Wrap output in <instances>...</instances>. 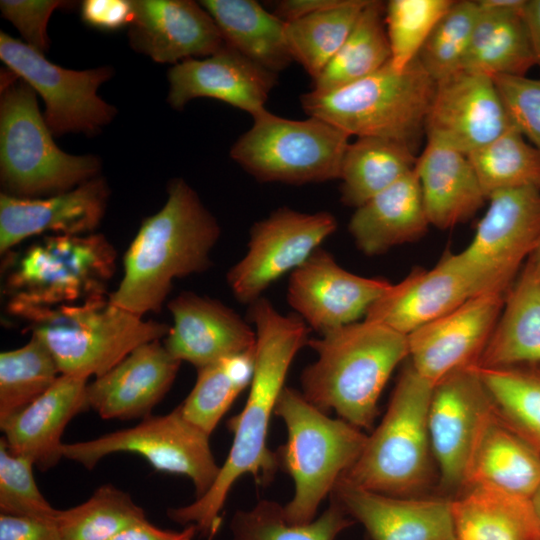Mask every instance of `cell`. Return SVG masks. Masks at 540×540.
Here are the masks:
<instances>
[{
  "instance_id": "cell-33",
  "label": "cell",
  "mask_w": 540,
  "mask_h": 540,
  "mask_svg": "<svg viewBox=\"0 0 540 540\" xmlns=\"http://www.w3.org/2000/svg\"><path fill=\"white\" fill-rule=\"evenodd\" d=\"M533 66L522 11L480 7L462 69L491 77L526 76Z\"/></svg>"
},
{
  "instance_id": "cell-52",
  "label": "cell",
  "mask_w": 540,
  "mask_h": 540,
  "mask_svg": "<svg viewBox=\"0 0 540 540\" xmlns=\"http://www.w3.org/2000/svg\"><path fill=\"white\" fill-rule=\"evenodd\" d=\"M522 18L528 32L535 65L540 68V0H525Z\"/></svg>"
},
{
  "instance_id": "cell-2",
  "label": "cell",
  "mask_w": 540,
  "mask_h": 540,
  "mask_svg": "<svg viewBox=\"0 0 540 540\" xmlns=\"http://www.w3.org/2000/svg\"><path fill=\"white\" fill-rule=\"evenodd\" d=\"M163 207L145 218L123 257V276L109 301L135 315L157 313L175 279L201 273L221 229L183 179L167 187Z\"/></svg>"
},
{
  "instance_id": "cell-15",
  "label": "cell",
  "mask_w": 540,
  "mask_h": 540,
  "mask_svg": "<svg viewBox=\"0 0 540 540\" xmlns=\"http://www.w3.org/2000/svg\"><path fill=\"white\" fill-rule=\"evenodd\" d=\"M493 410L490 394L474 366L456 370L433 385L428 430L439 488L445 496L463 490L470 456Z\"/></svg>"
},
{
  "instance_id": "cell-50",
  "label": "cell",
  "mask_w": 540,
  "mask_h": 540,
  "mask_svg": "<svg viewBox=\"0 0 540 540\" xmlns=\"http://www.w3.org/2000/svg\"><path fill=\"white\" fill-rule=\"evenodd\" d=\"M198 532L194 524L186 526L181 531H171L144 520L125 528L110 540H194Z\"/></svg>"
},
{
  "instance_id": "cell-47",
  "label": "cell",
  "mask_w": 540,
  "mask_h": 540,
  "mask_svg": "<svg viewBox=\"0 0 540 540\" xmlns=\"http://www.w3.org/2000/svg\"><path fill=\"white\" fill-rule=\"evenodd\" d=\"M67 2L55 0H2L1 12L24 37L26 44L44 53L49 47L47 24L53 11Z\"/></svg>"
},
{
  "instance_id": "cell-18",
  "label": "cell",
  "mask_w": 540,
  "mask_h": 540,
  "mask_svg": "<svg viewBox=\"0 0 540 540\" xmlns=\"http://www.w3.org/2000/svg\"><path fill=\"white\" fill-rule=\"evenodd\" d=\"M512 126L493 77L461 69L436 82L426 137L468 155Z\"/></svg>"
},
{
  "instance_id": "cell-28",
  "label": "cell",
  "mask_w": 540,
  "mask_h": 540,
  "mask_svg": "<svg viewBox=\"0 0 540 540\" xmlns=\"http://www.w3.org/2000/svg\"><path fill=\"white\" fill-rule=\"evenodd\" d=\"M539 484L540 452L503 422L494 409L473 448L463 490L485 487L530 499Z\"/></svg>"
},
{
  "instance_id": "cell-34",
  "label": "cell",
  "mask_w": 540,
  "mask_h": 540,
  "mask_svg": "<svg viewBox=\"0 0 540 540\" xmlns=\"http://www.w3.org/2000/svg\"><path fill=\"white\" fill-rule=\"evenodd\" d=\"M417 157L406 145L384 138L359 137L342 161L341 201L358 208L414 171Z\"/></svg>"
},
{
  "instance_id": "cell-7",
  "label": "cell",
  "mask_w": 540,
  "mask_h": 540,
  "mask_svg": "<svg viewBox=\"0 0 540 540\" xmlns=\"http://www.w3.org/2000/svg\"><path fill=\"white\" fill-rule=\"evenodd\" d=\"M436 81L417 58L401 72L390 61L373 74L329 92L310 91L300 97L303 110L350 136L393 140L417 149Z\"/></svg>"
},
{
  "instance_id": "cell-25",
  "label": "cell",
  "mask_w": 540,
  "mask_h": 540,
  "mask_svg": "<svg viewBox=\"0 0 540 540\" xmlns=\"http://www.w3.org/2000/svg\"><path fill=\"white\" fill-rule=\"evenodd\" d=\"M180 364L160 340L144 343L87 384L88 408L103 419L146 418L171 388Z\"/></svg>"
},
{
  "instance_id": "cell-44",
  "label": "cell",
  "mask_w": 540,
  "mask_h": 540,
  "mask_svg": "<svg viewBox=\"0 0 540 540\" xmlns=\"http://www.w3.org/2000/svg\"><path fill=\"white\" fill-rule=\"evenodd\" d=\"M454 0H391L385 4V27L392 68L401 72L418 56L431 31Z\"/></svg>"
},
{
  "instance_id": "cell-30",
  "label": "cell",
  "mask_w": 540,
  "mask_h": 540,
  "mask_svg": "<svg viewBox=\"0 0 540 540\" xmlns=\"http://www.w3.org/2000/svg\"><path fill=\"white\" fill-rule=\"evenodd\" d=\"M540 363V264L528 257L475 366Z\"/></svg>"
},
{
  "instance_id": "cell-21",
  "label": "cell",
  "mask_w": 540,
  "mask_h": 540,
  "mask_svg": "<svg viewBox=\"0 0 540 540\" xmlns=\"http://www.w3.org/2000/svg\"><path fill=\"white\" fill-rule=\"evenodd\" d=\"M109 198L106 181L97 176L81 185L44 198L0 194V253L25 239L53 235L93 233L102 220Z\"/></svg>"
},
{
  "instance_id": "cell-38",
  "label": "cell",
  "mask_w": 540,
  "mask_h": 540,
  "mask_svg": "<svg viewBox=\"0 0 540 540\" xmlns=\"http://www.w3.org/2000/svg\"><path fill=\"white\" fill-rule=\"evenodd\" d=\"M368 0L342 5L286 22L285 35L292 60L318 77L351 32Z\"/></svg>"
},
{
  "instance_id": "cell-43",
  "label": "cell",
  "mask_w": 540,
  "mask_h": 540,
  "mask_svg": "<svg viewBox=\"0 0 540 540\" xmlns=\"http://www.w3.org/2000/svg\"><path fill=\"white\" fill-rule=\"evenodd\" d=\"M479 13L477 1H454L431 31L417 60L436 82L462 69Z\"/></svg>"
},
{
  "instance_id": "cell-10",
  "label": "cell",
  "mask_w": 540,
  "mask_h": 540,
  "mask_svg": "<svg viewBox=\"0 0 540 540\" xmlns=\"http://www.w3.org/2000/svg\"><path fill=\"white\" fill-rule=\"evenodd\" d=\"M349 137L318 117L291 120L265 110L253 117L230 156L260 182H324L340 178Z\"/></svg>"
},
{
  "instance_id": "cell-19",
  "label": "cell",
  "mask_w": 540,
  "mask_h": 540,
  "mask_svg": "<svg viewBox=\"0 0 540 540\" xmlns=\"http://www.w3.org/2000/svg\"><path fill=\"white\" fill-rule=\"evenodd\" d=\"M487 292L481 281L445 253L431 269H414L368 309L365 319L408 336L449 313L468 299Z\"/></svg>"
},
{
  "instance_id": "cell-3",
  "label": "cell",
  "mask_w": 540,
  "mask_h": 540,
  "mask_svg": "<svg viewBox=\"0 0 540 540\" xmlns=\"http://www.w3.org/2000/svg\"><path fill=\"white\" fill-rule=\"evenodd\" d=\"M317 359L301 373V393L324 412L368 429L390 375L409 357L407 336L364 319L309 339Z\"/></svg>"
},
{
  "instance_id": "cell-11",
  "label": "cell",
  "mask_w": 540,
  "mask_h": 540,
  "mask_svg": "<svg viewBox=\"0 0 540 540\" xmlns=\"http://www.w3.org/2000/svg\"><path fill=\"white\" fill-rule=\"evenodd\" d=\"M120 452L143 457L157 471L188 477L196 498L211 488L220 470L209 435L188 421L179 406L168 414L143 418L133 427L63 445L64 458L89 470L104 457Z\"/></svg>"
},
{
  "instance_id": "cell-39",
  "label": "cell",
  "mask_w": 540,
  "mask_h": 540,
  "mask_svg": "<svg viewBox=\"0 0 540 540\" xmlns=\"http://www.w3.org/2000/svg\"><path fill=\"white\" fill-rule=\"evenodd\" d=\"M467 156L486 199L509 189L540 191V150L514 125Z\"/></svg>"
},
{
  "instance_id": "cell-35",
  "label": "cell",
  "mask_w": 540,
  "mask_h": 540,
  "mask_svg": "<svg viewBox=\"0 0 540 540\" xmlns=\"http://www.w3.org/2000/svg\"><path fill=\"white\" fill-rule=\"evenodd\" d=\"M384 15L383 2L368 0L343 45L312 80V91L329 92L350 85L390 61Z\"/></svg>"
},
{
  "instance_id": "cell-8",
  "label": "cell",
  "mask_w": 540,
  "mask_h": 540,
  "mask_svg": "<svg viewBox=\"0 0 540 540\" xmlns=\"http://www.w3.org/2000/svg\"><path fill=\"white\" fill-rule=\"evenodd\" d=\"M0 100V176L5 193L35 198L71 190L98 176L100 160L72 155L54 142L36 92L8 78Z\"/></svg>"
},
{
  "instance_id": "cell-17",
  "label": "cell",
  "mask_w": 540,
  "mask_h": 540,
  "mask_svg": "<svg viewBox=\"0 0 540 540\" xmlns=\"http://www.w3.org/2000/svg\"><path fill=\"white\" fill-rule=\"evenodd\" d=\"M507 294L484 292L407 336L416 372L435 385L446 375L477 365Z\"/></svg>"
},
{
  "instance_id": "cell-49",
  "label": "cell",
  "mask_w": 540,
  "mask_h": 540,
  "mask_svg": "<svg viewBox=\"0 0 540 540\" xmlns=\"http://www.w3.org/2000/svg\"><path fill=\"white\" fill-rule=\"evenodd\" d=\"M0 540H62L55 521L0 513Z\"/></svg>"
},
{
  "instance_id": "cell-26",
  "label": "cell",
  "mask_w": 540,
  "mask_h": 540,
  "mask_svg": "<svg viewBox=\"0 0 540 540\" xmlns=\"http://www.w3.org/2000/svg\"><path fill=\"white\" fill-rule=\"evenodd\" d=\"M85 377L61 374L53 386L23 410L0 423L11 453L25 456L45 472L63 457L68 423L88 408Z\"/></svg>"
},
{
  "instance_id": "cell-37",
  "label": "cell",
  "mask_w": 540,
  "mask_h": 540,
  "mask_svg": "<svg viewBox=\"0 0 540 540\" xmlns=\"http://www.w3.org/2000/svg\"><path fill=\"white\" fill-rule=\"evenodd\" d=\"M255 348L197 369L191 392L179 406L184 417L212 434L234 400L250 386Z\"/></svg>"
},
{
  "instance_id": "cell-53",
  "label": "cell",
  "mask_w": 540,
  "mask_h": 540,
  "mask_svg": "<svg viewBox=\"0 0 540 540\" xmlns=\"http://www.w3.org/2000/svg\"><path fill=\"white\" fill-rule=\"evenodd\" d=\"M482 8L513 9L522 11L525 0H477Z\"/></svg>"
},
{
  "instance_id": "cell-14",
  "label": "cell",
  "mask_w": 540,
  "mask_h": 540,
  "mask_svg": "<svg viewBox=\"0 0 540 540\" xmlns=\"http://www.w3.org/2000/svg\"><path fill=\"white\" fill-rule=\"evenodd\" d=\"M336 228L330 212L304 213L288 207L256 222L247 253L226 275L234 297L251 305L272 283L303 264Z\"/></svg>"
},
{
  "instance_id": "cell-45",
  "label": "cell",
  "mask_w": 540,
  "mask_h": 540,
  "mask_svg": "<svg viewBox=\"0 0 540 540\" xmlns=\"http://www.w3.org/2000/svg\"><path fill=\"white\" fill-rule=\"evenodd\" d=\"M31 459L11 453L0 440V512L1 514L55 521V509L40 492ZM56 522V521H55Z\"/></svg>"
},
{
  "instance_id": "cell-24",
  "label": "cell",
  "mask_w": 540,
  "mask_h": 540,
  "mask_svg": "<svg viewBox=\"0 0 540 540\" xmlns=\"http://www.w3.org/2000/svg\"><path fill=\"white\" fill-rule=\"evenodd\" d=\"M173 319L164 346L197 369L255 348L256 333L232 308L193 292L168 303Z\"/></svg>"
},
{
  "instance_id": "cell-29",
  "label": "cell",
  "mask_w": 540,
  "mask_h": 540,
  "mask_svg": "<svg viewBox=\"0 0 540 540\" xmlns=\"http://www.w3.org/2000/svg\"><path fill=\"white\" fill-rule=\"evenodd\" d=\"M429 226L414 169L356 208L348 230L362 253L375 256L420 239Z\"/></svg>"
},
{
  "instance_id": "cell-13",
  "label": "cell",
  "mask_w": 540,
  "mask_h": 540,
  "mask_svg": "<svg viewBox=\"0 0 540 540\" xmlns=\"http://www.w3.org/2000/svg\"><path fill=\"white\" fill-rule=\"evenodd\" d=\"M487 200L472 241L454 256L487 292L508 294L540 241V191L503 190Z\"/></svg>"
},
{
  "instance_id": "cell-4",
  "label": "cell",
  "mask_w": 540,
  "mask_h": 540,
  "mask_svg": "<svg viewBox=\"0 0 540 540\" xmlns=\"http://www.w3.org/2000/svg\"><path fill=\"white\" fill-rule=\"evenodd\" d=\"M50 350L63 375L99 377L138 346L161 340L170 326L144 320L112 304L108 296L78 304L37 307L7 304Z\"/></svg>"
},
{
  "instance_id": "cell-55",
  "label": "cell",
  "mask_w": 540,
  "mask_h": 540,
  "mask_svg": "<svg viewBox=\"0 0 540 540\" xmlns=\"http://www.w3.org/2000/svg\"><path fill=\"white\" fill-rule=\"evenodd\" d=\"M530 255H533L535 258L540 260V241H539L536 249Z\"/></svg>"
},
{
  "instance_id": "cell-46",
  "label": "cell",
  "mask_w": 540,
  "mask_h": 540,
  "mask_svg": "<svg viewBox=\"0 0 540 540\" xmlns=\"http://www.w3.org/2000/svg\"><path fill=\"white\" fill-rule=\"evenodd\" d=\"M512 124L540 150V79L493 77Z\"/></svg>"
},
{
  "instance_id": "cell-20",
  "label": "cell",
  "mask_w": 540,
  "mask_h": 540,
  "mask_svg": "<svg viewBox=\"0 0 540 540\" xmlns=\"http://www.w3.org/2000/svg\"><path fill=\"white\" fill-rule=\"evenodd\" d=\"M330 495L355 522L364 526L369 540H457L453 497L385 495L342 478Z\"/></svg>"
},
{
  "instance_id": "cell-12",
  "label": "cell",
  "mask_w": 540,
  "mask_h": 540,
  "mask_svg": "<svg viewBox=\"0 0 540 540\" xmlns=\"http://www.w3.org/2000/svg\"><path fill=\"white\" fill-rule=\"evenodd\" d=\"M0 58L45 103L44 119L53 135H93L114 118L116 108L97 95L112 76L110 67L66 69L50 62L25 42L0 33Z\"/></svg>"
},
{
  "instance_id": "cell-22",
  "label": "cell",
  "mask_w": 540,
  "mask_h": 540,
  "mask_svg": "<svg viewBox=\"0 0 540 540\" xmlns=\"http://www.w3.org/2000/svg\"><path fill=\"white\" fill-rule=\"evenodd\" d=\"M168 80L167 100L174 109H183L195 98L209 97L255 117L266 110L265 103L277 83V74L226 44L208 57L175 64L168 72Z\"/></svg>"
},
{
  "instance_id": "cell-56",
  "label": "cell",
  "mask_w": 540,
  "mask_h": 540,
  "mask_svg": "<svg viewBox=\"0 0 540 540\" xmlns=\"http://www.w3.org/2000/svg\"><path fill=\"white\" fill-rule=\"evenodd\" d=\"M212 538H213V536H211V537L209 538V540H211Z\"/></svg>"
},
{
  "instance_id": "cell-51",
  "label": "cell",
  "mask_w": 540,
  "mask_h": 540,
  "mask_svg": "<svg viewBox=\"0 0 540 540\" xmlns=\"http://www.w3.org/2000/svg\"><path fill=\"white\" fill-rule=\"evenodd\" d=\"M346 0H282L273 4V13L284 22L335 8Z\"/></svg>"
},
{
  "instance_id": "cell-54",
  "label": "cell",
  "mask_w": 540,
  "mask_h": 540,
  "mask_svg": "<svg viewBox=\"0 0 540 540\" xmlns=\"http://www.w3.org/2000/svg\"><path fill=\"white\" fill-rule=\"evenodd\" d=\"M530 502H531L533 512L535 514V517L540 527V484L535 490V492L533 493V495L530 497Z\"/></svg>"
},
{
  "instance_id": "cell-23",
  "label": "cell",
  "mask_w": 540,
  "mask_h": 540,
  "mask_svg": "<svg viewBox=\"0 0 540 540\" xmlns=\"http://www.w3.org/2000/svg\"><path fill=\"white\" fill-rule=\"evenodd\" d=\"M131 47L158 63L208 57L226 43L207 10L191 0H135Z\"/></svg>"
},
{
  "instance_id": "cell-27",
  "label": "cell",
  "mask_w": 540,
  "mask_h": 540,
  "mask_svg": "<svg viewBox=\"0 0 540 540\" xmlns=\"http://www.w3.org/2000/svg\"><path fill=\"white\" fill-rule=\"evenodd\" d=\"M430 225L449 229L470 219L487 200L468 156L434 137L415 166Z\"/></svg>"
},
{
  "instance_id": "cell-9",
  "label": "cell",
  "mask_w": 540,
  "mask_h": 540,
  "mask_svg": "<svg viewBox=\"0 0 540 540\" xmlns=\"http://www.w3.org/2000/svg\"><path fill=\"white\" fill-rule=\"evenodd\" d=\"M116 260L117 251L103 234L47 235L9 272L8 303L53 307L107 297Z\"/></svg>"
},
{
  "instance_id": "cell-32",
  "label": "cell",
  "mask_w": 540,
  "mask_h": 540,
  "mask_svg": "<svg viewBox=\"0 0 540 540\" xmlns=\"http://www.w3.org/2000/svg\"><path fill=\"white\" fill-rule=\"evenodd\" d=\"M199 3L217 24L225 43L249 60L276 74L293 61L286 41V22L257 1Z\"/></svg>"
},
{
  "instance_id": "cell-1",
  "label": "cell",
  "mask_w": 540,
  "mask_h": 540,
  "mask_svg": "<svg viewBox=\"0 0 540 540\" xmlns=\"http://www.w3.org/2000/svg\"><path fill=\"white\" fill-rule=\"evenodd\" d=\"M249 313L256 333L254 371L244 408L228 422L233 433L231 449L204 495L167 511L172 521L183 526L194 524L208 537L219 530L220 512L241 476L250 474L261 486L273 479L279 464L276 453L266 443L270 419L289 367L309 341L308 325L297 314H281L266 298L253 302Z\"/></svg>"
},
{
  "instance_id": "cell-36",
  "label": "cell",
  "mask_w": 540,
  "mask_h": 540,
  "mask_svg": "<svg viewBox=\"0 0 540 540\" xmlns=\"http://www.w3.org/2000/svg\"><path fill=\"white\" fill-rule=\"evenodd\" d=\"M474 367L497 415L540 452V363Z\"/></svg>"
},
{
  "instance_id": "cell-48",
  "label": "cell",
  "mask_w": 540,
  "mask_h": 540,
  "mask_svg": "<svg viewBox=\"0 0 540 540\" xmlns=\"http://www.w3.org/2000/svg\"><path fill=\"white\" fill-rule=\"evenodd\" d=\"M82 20L100 30H117L131 25L134 19L133 1L86 0L81 5Z\"/></svg>"
},
{
  "instance_id": "cell-31",
  "label": "cell",
  "mask_w": 540,
  "mask_h": 540,
  "mask_svg": "<svg viewBox=\"0 0 540 540\" xmlns=\"http://www.w3.org/2000/svg\"><path fill=\"white\" fill-rule=\"evenodd\" d=\"M457 540H540L529 498L471 487L452 498Z\"/></svg>"
},
{
  "instance_id": "cell-40",
  "label": "cell",
  "mask_w": 540,
  "mask_h": 540,
  "mask_svg": "<svg viewBox=\"0 0 540 540\" xmlns=\"http://www.w3.org/2000/svg\"><path fill=\"white\" fill-rule=\"evenodd\" d=\"M61 375L48 347L35 335L0 354V423L50 389Z\"/></svg>"
},
{
  "instance_id": "cell-5",
  "label": "cell",
  "mask_w": 540,
  "mask_h": 540,
  "mask_svg": "<svg viewBox=\"0 0 540 540\" xmlns=\"http://www.w3.org/2000/svg\"><path fill=\"white\" fill-rule=\"evenodd\" d=\"M432 390L433 385L408 360L381 423L341 478L380 494L420 496L436 474L428 430Z\"/></svg>"
},
{
  "instance_id": "cell-41",
  "label": "cell",
  "mask_w": 540,
  "mask_h": 540,
  "mask_svg": "<svg viewBox=\"0 0 540 540\" xmlns=\"http://www.w3.org/2000/svg\"><path fill=\"white\" fill-rule=\"evenodd\" d=\"M328 508L307 524L286 521L279 503L261 500L249 510H238L231 520L233 540H335L355 521L333 499Z\"/></svg>"
},
{
  "instance_id": "cell-42",
  "label": "cell",
  "mask_w": 540,
  "mask_h": 540,
  "mask_svg": "<svg viewBox=\"0 0 540 540\" xmlns=\"http://www.w3.org/2000/svg\"><path fill=\"white\" fill-rule=\"evenodd\" d=\"M147 520L144 510L123 490L98 487L85 502L58 510L56 525L62 540H110L125 528Z\"/></svg>"
},
{
  "instance_id": "cell-6",
  "label": "cell",
  "mask_w": 540,
  "mask_h": 540,
  "mask_svg": "<svg viewBox=\"0 0 540 540\" xmlns=\"http://www.w3.org/2000/svg\"><path fill=\"white\" fill-rule=\"evenodd\" d=\"M274 415L287 429V441L276 453L278 464L295 487L293 498L283 506L284 516L290 524H307L359 458L368 436L341 418L329 417L287 386L279 395Z\"/></svg>"
},
{
  "instance_id": "cell-16",
  "label": "cell",
  "mask_w": 540,
  "mask_h": 540,
  "mask_svg": "<svg viewBox=\"0 0 540 540\" xmlns=\"http://www.w3.org/2000/svg\"><path fill=\"white\" fill-rule=\"evenodd\" d=\"M391 285L345 270L319 247L291 272L287 300L308 327L322 335L357 322Z\"/></svg>"
}]
</instances>
